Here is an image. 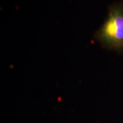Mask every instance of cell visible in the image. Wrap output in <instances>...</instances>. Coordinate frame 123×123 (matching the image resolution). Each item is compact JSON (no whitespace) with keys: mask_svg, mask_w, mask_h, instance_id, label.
<instances>
[{"mask_svg":"<svg viewBox=\"0 0 123 123\" xmlns=\"http://www.w3.org/2000/svg\"><path fill=\"white\" fill-rule=\"evenodd\" d=\"M95 37L103 45L111 49L123 47V2L111 6L104 24Z\"/></svg>","mask_w":123,"mask_h":123,"instance_id":"1","label":"cell"}]
</instances>
